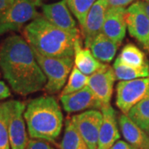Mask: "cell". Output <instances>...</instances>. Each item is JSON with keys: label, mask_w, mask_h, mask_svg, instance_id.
Returning <instances> with one entry per match:
<instances>
[{"label": "cell", "mask_w": 149, "mask_h": 149, "mask_svg": "<svg viewBox=\"0 0 149 149\" xmlns=\"http://www.w3.org/2000/svg\"><path fill=\"white\" fill-rule=\"evenodd\" d=\"M76 128L90 149H97L103 122V113L99 109H90L72 116Z\"/></svg>", "instance_id": "ba28073f"}, {"label": "cell", "mask_w": 149, "mask_h": 149, "mask_svg": "<svg viewBox=\"0 0 149 149\" xmlns=\"http://www.w3.org/2000/svg\"><path fill=\"white\" fill-rule=\"evenodd\" d=\"M127 8L123 7L108 8L103 26L104 33L118 46L122 44L127 29Z\"/></svg>", "instance_id": "5bb4252c"}, {"label": "cell", "mask_w": 149, "mask_h": 149, "mask_svg": "<svg viewBox=\"0 0 149 149\" xmlns=\"http://www.w3.org/2000/svg\"><path fill=\"white\" fill-rule=\"evenodd\" d=\"M113 69L114 71L115 79L119 81L131 80L149 76V68H135L122 62L118 57L113 65Z\"/></svg>", "instance_id": "7402d4cb"}, {"label": "cell", "mask_w": 149, "mask_h": 149, "mask_svg": "<svg viewBox=\"0 0 149 149\" xmlns=\"http://www.w3.org/2000/svg\"><path fill=\"white\" fill-rule=\"evenodd\" d=\"M126 22L130 36L149 52V18L139 1L127 8Z\"/></svg>", "instance_id": "9c48e42d"}, {"label": "cell", "mask_w": 149, "mask_h": 149, "mask_svg": "<svg viewBox=\"0 0 149 149\" xmlns=\"http://www.w3.org/2000/svg\"><path fill=\"white\" fill-rule=\"evenodd\" d=\"M110 149H138L133 145L128 143V142L123 141V140H118L115 143L113 144Z\"/></svg>", "instance_id": "f1b7e54d"}, {"label": "cell", "mask_w": 149, "mask_h": 149, "mask_svg": "<svg viewBox=\"0 0 149 149\" xmlns=\"http://www.w3.org/2000/svg\"><path fill=\"white\" fill-rule=\"evenodd\" d=\"M14 2V0H0V17Z\"/></svg>", "instance_id": "f546056e"}, {"label": "cell", "mask_w": 149, "mask_h": 149, "mask_svg": "<svg viewBox=\"0 0 149 149\" xmlns=\"http://www.w3.org/2000/svg\"><path fill=\"white\" fill-rule=\"evenodd\" d=\"M143 1H146V2H149V0H143Z\"/></svg>", "instance_id": "d6a6232c"}, {"label": "cell", "mask_w": 149, "mask_h": 149, "mask_svg": "<svg viewBox=\"0 0 149 149\" xmlns=\"http://www.w3.org/2000/svg\"><path fill=\"white\" fill-rule=\"evenodd\" d=\"M34 1L37 3L38 5H40V4H41V2H40V0H34Z\"/></svg>", "instance_id": "1f68e13d"}, {"label": "cell", "mask_w": 149, "mask_h": 149, "mask_svg": "<svg viewBox=\"0 0 149 149\" xmlns=\"http://www.w3.org/2000/svg\"><path fill=\"white\" fill-rule=\"evenodd\" d=\"M37 6L38 4L34 0H14L0 17V35L19 31L27 22L40 16Z\"/></svg>", "instance_id": "5b68a950"}, {"label": "cell", "mask_w": 149, "mask_h": 149, "mask_svg": "<svg viewBox=\"0 0 149 149\" xmlns=\"http://www.w3.org/2000/svg\"><path fill=\"white\" fill-rule=\"evenodd\" d=\"M11 96L10 89L3 81L0 80V100L8 99Z\"/></svg>", "instance_id": "83f0119b"}, {"label": "cell", "mask_w": 149, "mask_h": 149, "mask_svg": "<svg viewBox=\"0 0 149 149\" xmlns=\"http://www.w3.org/2000/svg\"><path fill=\"white\" fill-rule=\"evenodd\" d=\"M115 80L113 67L106 64L89 77L88 86L100 101L103 108L110 105Z\"/></svg>", "instance_id": "8fae6325"}, {"label": "cell", "mask_w": 149, "mask_h": 149, "mask_svg": "<svg viewBox=\"0 0 149 149\" xmlns=\"http://www.w3.org/2000/svg\"><path fill=\"white\" fill-rule=\"evenodd\" d=\"M149 93V76L119 81L116 87V105L127 114Z\"/></svg>", "instance_id": "52a82bcc"}, {"label": "cell", "mask_w": 149, "mask_h": 149, "mask_svg": "<svg viewBox=\"0 0 149 149\" xmlns=\"http://www.w3.org/2000/svg\"><path fill=\"white\" fill-rule=\"evenodd\" d=\"M66 0H61L55 3L42 6V16L54 26L70 34L79 37L81 32L76 26V22L67 8Z\"/></svg>", "instance_id": "30bf717a"}, {"label": "cell", "mask_w": 149, "mask_h": 149, "mask_svg": "<svg viewBox=\"0 0 149 149\" xmlns=\"http://www.w3.org/2000/svg\"><path fill=\"white\" fill-rule=\"evenodd\" d=\"M139 3H140V5L142 6L143 9L146 13L147 16L149 18V2H146V1L143 0V1H139Z\"/></svg>", "instance_id": "4dcf8cb0"}, {"label": "cell", "mask_w": 149, "mask_h": 149, "mask_svg": "<svg viewBox=\"0 0 149 149\" xmlns=\"http://www.w3.org/2000/svg\"><path fill=\"white\" fill-rule=\"evenodd\" d=\"M108 8L107 0H97L87 14L80 32L85 47H90L94 39L102 32Z\"/></svg>", "instance_id": "7c38bea8"}, {"label": "cell", "mask_w": 149, "mask_h": 149, "mask_svg": "<svg viewBox=\"0 0 149 149\" xmlns=\"http://www.w3.org/2000/svg\"><path fill=\"white\" fill-rule=\"evenodd\" d=\"M11 149H25L27 142L24 112L27 104L20 100L6 101Z\"/></svg>", "instance_id": "8992f818"}, {"label": "cell", "mask_w": 149, "mask_h": 149, "mask_svg": "<svg viewBox=\"0 0 149 149\" xmlns=\"http://www.w3.org/2000/svg\"><path fill=\"white\" fill-rule=\"evenodd\" d=\"M61 102L65 111L69 113L90 109L101 110L103 108L100 101L88 85L79 91L61 95Z\"/></svg>", "instance_id": "4fadbf2b"}, {"label": "cell", "mask_w": 149, "mask_h": 149, "mask_svg": "<svg viewBox=\"0 0 149 149\" xmlns=\"http://www.w3.org/2000/svg\"><path fill=\"white\" fill-rule=\"evenodd\" d=\"M128 117L149 134V93L130 109Z\"/></svg>", "instance_id": "44dd1931"}, {"label": "cell", "mask_w": 149, "mask_h": 149, "mask_svg": "<svg viewBox=\"0 0 149 149\" xmlns=\"http://www.w3.org/2000/svg\"><path fill=\"white\" fill-rule=\"evenodd\" d=\"M34 54L47 78L44 91L50 95L60 92L65 87L74 67V57H49L35 51Z\"/></svg>", "instance_id": "277c9868"}, {"label": "cell", "mask_w": 149, "mask_h": 149, "mask_svg": "<svg viewBox=\"0 0 149 149\" xmlns=\"http://www.w3.org/2000/svg\"><path fill=\"white\" fill-rule=\"evenodd\" d=\"M22 33L35 52L49 57H74V43L81 37L54 26L42 15L28 23Z\"/></svg>", "instance_id": "7a4b0ae2"}, {"label": "cell", "mask_w": 149, "mask_h": 149, "mask_svg": "<svg viewBox=\"0 0 149 149\" xmlns=\"http://www.w3.org/2000/svg\"><path fill=\"white\" fill-rule=\"evenodd\" d=\"M134 0H107L109 8L111 7H123L125 8L126 6L130 4Z\"/></svg>", "instance_id": "4316f807"}, {"label": "cell", "mask_w": 149, "mask_h": 149, "mask_svg": "<svg viewBox=\"0 0 149 149\" xmlns=\"http://www.w3.org/2000/svg\"><path fill=\"white\" fill-rule=\"evenodd\" d=\"M118 58L123 63L135 68H149V62L146 55L133 43L126 44L121 50Z\"/></svg>", "instance_id": "ffe728a7"}, {"label": "cell", "mask_w": 149, "mask_h": 149, "mask_svg": "<svg viewBox=\"0 0 149 149\" xmlns=\"http://www.w3.org/2000/svg\"><path fill=\"white\" fill-rule=\"evenodd\" d=\"M81 37L76 39L74 43V66L83 74L88 76L95 73L105 64L100 62L94 56L90 48L83 47Z\"/></svg>", "instance_id": "e0dca14e"}, {"label": "cell", "mask_w": 149, "mask_h": 149, "mask_svg": "<svg viewBox=\"0 0 149 149\" xmlns=\"http://www.w3.org/2000/svg\"><path fill=\"white\" fill-rule=\"evenodd\" d=\"M89 77L90 76L83 74L80 70H79L74 65L73 69L70 74L67 84L65 85L61 95H69V94H71V93H74V92L84 89L85 87L88 85Z\"/></svg>", "instance_id": "603a6c76"}, {"label": "cell", "mask_w": 149, "mask_h": 149, "mask_svg": "<svg viewBox=\"0 0 149 149\" xmlns=\"http://www.w3.org/2000/svg\"><path fill=\"white\" fill-rule=\"evenodd\" d=\"M118 122L123 136L128 143L138 149H149V134L139 128L127 114H120Z\"/></svg>", "instance_id": "2e32d148"}, {"label": "cell", "mask_w": 149, "mask_h": 149, "mask_svg": "<svg viewBox=\"0 0 149 149\" xmlns=\"http://www.w3.org/2000/svg\"><path fill=\"white\" fill-rule=\"evenodd\" d=\"M0 149H11L6 102L0 103Z\"/></svg>", "instance_id": "d4e9b609"}, {"label": "cell", "mask_w": 149, "mask_h": 149, "mask_svg": "<svg viewBox=\"0 0 149 149\" xmlns=\"http://www.w3.org/2000/svg\"><path fill=\"white\" fill-rule=\"evenodd\" d=\"M118 45L104 33H100L90 46V50L98 61L102 63H109L117 52Z\"/></svg>", "instance_id": "ac0fdd59"}, {"label": "cell", "mask_w": 149, "mask_h": 149, "mask_svg": "<svg viewBox=\"0 0 149 149\" xmlns=\"http://www.w3.org/2000/svg\"><path fill=\"white\" fill-rule=\"evenodd\" d=\"M0 69L12 90L27 96L44 90L47 78L24 37L13 34L0 45Z\"/></svg>", "instance_id": "6da1fadb"}, {"label": "cell", "mask_w": 149, "mask_h": 149, "mask_svg": "<svg viewBox=\"0 0 149 149\" xmlns=\"http://www.w3.org/2000/svg\"><path fill=\"white\" fill-rule=\"evenodd\" d=\"M24 118L31 139L54 143L63 127V113L57 100L52 95L33 99L26 106Z\"/></svg>", "instance_id": "3957f363"}, {"label": "cell", "mask_w": 149, "mask_h": 149, "mask_svg": "<svg viewBox=\"0 0 149 149\" xmlns=\"http://www.w3.org/2000/svg\"><path fill=\"white\" fill-rule=\"evenodd\" d=\"M66 2L69 9L77 18L80 27H82L85 24L87 14L96 0H66Z\"/></svg>", "instance_id": "cb8c5ba5"}, {"label": "cell", "mask_w": 149, "mask_h": 149, "mask_svg": "<svg viewBox=\"0 0 149 149\" xmlns=\"http://www.w3.org/2000/svg\"><path fill=\"white\" fill-rule=\"evenodd\" d=\"M25 149H55L49 142L42 139H31L28 140Z\"/></svg>", "instance_id": "484cf974"}, {"label": "cell", "mask_w": 149, "mask_h": 149, "mask_svg": "<svg viewBox=\"0 0 149 149\" xmlns=\"http://www.w3.org/2000/svg\"><path fill=\"white\" fill-rule=\"evenodd\" d=\"M103 122L99 135L97 149H110L120 139L116 111L111 105L102 108Z\"/></svg>", "instance_id": "9a60e30c"}, {"label": "cell", "mask_w": 149, "mask_h": 149, "mask_svg": "<svg viewBox=\"0 0 149 149\" xmlns=\"http://www.w3.org/2000/svg\"><path fill=\"white\" fill-rule=\"evenodd\" d=\"M61 149H90L81 137L72 117L65 120L63 138L60 144Z\"/></svg>", "instance_id": "d6986e66"}]
</instances>
